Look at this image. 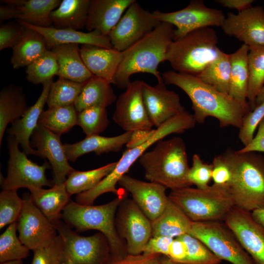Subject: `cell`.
I'll return each mask as SVG.
<instances>
[{"label": "cell", "instance_id": "obj_1", "mask_svg": "<svg viewBox=\"0 0 264 264\" xmlns=\"http://www.w3.org/2000/svg\"><path fill=\"white\" fill-rule=\"evenodd\" d=\"M161 75L165 84L178 87L189 97L197 123H203L207 117H212L218 120L220 128L240 129L243 117L251 110L249 104L219 91L197 76L174 70L165 71Z\"/></svg>", "mask_w": 264, "mask_h": 264}, {"label": "cell", "instance_id": "obj_2", "mask_svg": "<svg viewBox=\"0 0 264 264\" xmlns=\"http://www.w3.org/2000/svg\"><path fill=\"white\" fill-rule=\"evenodd\" d=\"M174 31L173 25L161 22L152 32L123 51L113 84L125 89L131 83V76L138 73H150L155 77L158 83L164 82L158 67L166 61Z\"/></svg>", "mask_w": 264, "mask_h": 264}, {"label": "cell", "instance_id": "obj_3", "mask_svg": "<svg viewBox=\"0 0 264 264\" xmlns=\"http://www.w3.org/2000/svg\"><path fill=\"white\" fill-rule=\"evenodd\" d=\"M222 154L231 172L228 187L234 205L250 212L264 208V156L231 148Z\"/></svg>", "mask_w": 264, "mask_h": 264}, {"label": "cell", "instance_id": "obj_4", "mask_svg": "<svg viewBox=\"0 0 264 264\" xmlns=\"http://www.w3.org/2000/svg\"><path fill=\"white\" fill-rule=\"evenodd\" d=\"M138 161L149 181L171 190L192 185L187 178L190 167L186 147L181 137L158 141L154 148L143 153Z\"/></svg>", "mask_w": 264, "mask_h": 264}, {"label": "cell", "instance_id": "obj_5", "mask_svg": "<svg viewBox=\"0 0 264 264\" xmlns=\"http://www.w3.org/2000/svg\"><path fill=\"white\" fill-rule=\"evenodd\" d=\"M117 194L110 202L97 206L80 204L71 200L62 212V220L77 231L92 229L103 234L108 241L112 260L128 255L126 242L119 236L115 225L117 209L127 194L118 191Z\"/></svg>", "mask_w": 264, "mask_h": 264}, {"label": "cell", "instance_id": "obj_6", "mask_svg": "<svg viewBox=\"0 0 264 264\" xmlns=\"http://www.w3.org/2000/svg\"><path fill=\"white\" fill-rule=\"evenodd\" d=\"M193 114L184 110L170 118L155 129L154 135L145 143L132 149H127L115 167L108 175L91 189L78 195L79 202L84 205H92L94 200L103 194H117L116 185L131 167L152 145L172 133H181L193 128L196 124Z\"/></svg>", "mask_w": 264, "mask_h": 264}, {"label": "cell", "instance_id": "obj_7", "mask_svg": "<svg viewBox=\"0 0 264 264\" xmlns=\"http://www.w3.org/2000/svg\"><path fill=\"white\" fill-rule=\"evenodd\" d=\"M216 31L199 28L175 38L170 44L166 61L175 71L197 76L220 54Z\"/></svg>", "mask_w": 264, "mask_h": 264}, {"label": "cell", "instance_id": "obj_8", "mask_svg": "<svg viewBox=\"0 0 264 264\" xmlns=\"http://www.w3.org/2000/svg\"><path fill=\"white\" fill-rule=\"evenodd\" d=\"M168 197L193 222L224 221L235 205L229 187L214 183L204 189L171 190Z\"/></svg>", "mask_w": 264, "mask_h": 264}, {"label": "cell", "instance_id": "obj_9", "mask_svg": "<svg viewBox=\"0 0 264 264\" xmlns=\"http://www.w3.org/2000/svg\"><path fill=\"white\" fill-rule=\"evenodd\" d=\"M52 223L63 242V263L107 264L110 260L108 241L102 233L82 236L72 230L62 219Z\"/></svg>", "mask_w": 264, "mask_h": 264}, {"label": "cell", "instance_id": "obj_10", "mask_svg": "<svg viewBox=\"0 0 264 264\" xmlns=\"http://www.w3.org/2000/svg\"><path fill=\"white\" fill-rule=\"evenodd\" d=\"M189 234L201 241L221 260L232 264H254L223 221L193 222Z\"/></svg>", "mask_w": 264, "mask_h": 264}, {"label": "cell", "instance_id": "obj_11", "mask_svg": "<svg viewBox=\"0 0 264 264\" xmlns=\"http://www.w3.org/2000/svg\"><path fill=\"white\" fill-rule=\"evenodd\" d=\"M19 145L15 137H8L9 159L7 176L4 178L0 176L3 190L52 187L55 184L54 180L48 179L45 175L46 170L51 168L50 163L45 160L43 164L39 165L32 162L23 152L19 150Z\"/></svg>", "mask_w": 264, "mask_h": 264}, {"label": "cell", "instance_id": "obj_12", "mask_svg": "<svg viewBox=\"0 0 264 264\" xmlns=\"http://www.w3.org/2000/svg\"><path fill=\"white\" fill-rule=\"evenodd\" d=\"M115 225L119 236L126 241L128 254H142L152 236V222L132 199L126 197L122 201Z\"/></svg>", "mask_w": 264, "mask_h": 264}, {"label": "cell", "instance_id": "obj_13", "mask_svg": "<svg viewBox=\"0 0 264 264\" xmlns=\"http://www.w3.org/2000/svg\"><path fill=\"white\" fill-rule=\"evenodd\" d=\"M153 13L160 22L176 27L174 39L199 28L221 27L225 19L221 10L206 6L202 0H191L186 7L176 11L155 10Z\"/></svg>", "mask_w": 264, "mask_h": 264}, {"label": "cell", "instance_id": "obj_14", "mask_svg": "<svg viewBox=\"0 0 264 264\" xmlns=\"http://www.w3.org/2000/svg\"><path fill=\"white\" fill-rule=\"evenodd\" d=\"M153 12L135 0L126 9L109 34L114 49L123 52L152 32L160 23Z\"/></svg>", "mask_w": 264, "mask_h": 264}, {"label": "cell", "instance_id": "obj_15", "mask_svg": "<svg viewBox=\"0 0 264 264\" xmlns=\"http://www.w3.org/2000/svg\"><path fill=\"white\" fill-rule=\"evenodd\" d=\"M22 199V208L17 221L19 239L30 250L48 246L57 236L56 228L35 205L30 195L25 194Z\"/></svg>", "mask_w": 264, "mask_h": 264}, {"label": "cell", "instance_id": "obj_16", "mask_svg": "<svg viewBox=\"0 0 264 264\" xmlns=\"http://www.w3.org/2000/svg\"><path fill=\"white\" fill-rule=\"evenodd\" d=\"M143 81L131 83L116 100L114 121L125 132L153 129L143 98Z\"/></svg>", "mask_w": 264, "mask_h": 264}, {"label": "cell", "instance_id": "obj_17", "mask_svg": "<svg viewBox=\"0 0 264 264\" xmlns=\"http://www.w3.org/2000/svg\"><path fill=\"white\" fill-rule=\"evenodd\" d=\"M233 232L254 264H264V227L252 212L234 205L223 221Z\"/></svg>", "mask_w": 264, "mask_h": 264}, {"label": "cell", "instance_id": "obj_18", "mask_svg": "<svg viewBox=\"0 0 264 264\" xmlns=\"http://www.w3.org/2000/svg\"><path fill=\"white\" fill-rule=\"evenodd\" d=\"M221 28L249 48L264 46V8L251 6L237 14L229 12Z\"/></svg>", "mask_w": 264, "mask_h": 264}, {"label": "cell", "instance_id": "obj_19", "mask_svg": "<svg viewBox=\"0 0 264 264\" xmlns=\"http://www.w3.org/2000/svg\"><path fill=\"white\" fill-rule=\"evenodd\" d=\"M118 184L132 195L133 201L151 221L161 214L169 200L167 188L156 183L142 181L126 174Z\"/></svg>", "mask_w": 264, "mask_h": 264}, {"label": "cell", "instance_id": "obj_20", "mask_svg": "<svg viewBox=\"0 0 264 264\" xmlns=\"http://www.w3.org/2000/svg\"><path fill=\"white\" fill-rule=\"evenodd\" d=\"M31 147L36 148L42 158L47 159L53 172L55 184L64 183L74 170L68 163L60 136L38 124L31 136Z\"/></svg>", "mask_w": 264, "mask_h": 264}, {"label": "cell", "instance_id": "obj_21", "mask_svg": "<svg viewBox=\"0 0 264 264\" xmlns=\"http://www.w3.org/2000/svg\"><path fill=\"white\" fill-rule=\"evenodd\" d=\"M142 92L147 112L156 128L185 110L179 95L168 89L164 82L157 83L154 86L143 82Z\"/></svg>", "mask_w": 264, "mask_h": 264}, {"label": "cell", "instance_id": "obj_22", "mask_svg": "<svg viewBox=\"0 0 264 264\" xmlns=\"http://www.w3.org/2000/svg\"><path fill=\"white\" fill-rule=\"evenodd\" d=\"M26 28L36 30L44 37L47 48L63 44L89 45L112 48L109 36L102 34L97 30L84 32L71 28H56L53 26L40 27L18 20Z\"/></svg>", "mask_w": 264, "mask_h": 264}, {"label": "cell", "instance_id": "obj_23", "mask_svg": "<svg viewBox=\"0 0 264 264\" xmlns=\"http://www.w3.org/2000/svg\"><path fill=\"white\" fill-rule=\"evenodd\" d=\"M53 82L52 80L43 85L42 93L35 103L28 108L21 118L13 122L11 127L7 130L9 135L15 137L26 155L32 154L42 157L40 153L31 147L30 138L38 126L40 117L47 103L50 86Z\"/></svg>", "mask_w": 264, "mask_h": 264}, {"label": "cell", "instance_id": "obj_24", "mask_svg": "<svg viewBox=\"0 0 264 264\" xmlns=\"http://www.w3.org/2000/svg\"><path fill=\"white\" fill-rule=\"evenodd\" d=\"M135 0H90L86 28L108 36Z\"/></svg>", "mask_w": 264, "mask_h": 264}, {"label": "cell", "instance_id": "obj_25", "mask_svg": "<svg viewBox=\"0 0 264 264\" xmlns=\"http://www.w3.org/2000/svg\"><path fill=\"white\" fill-rule=\"evenodd\" d=\"M81 58L88 70L94 76L113 83L122 59V52L112 48L82 45Z\"/></svg>", "mask_w": 264, "mask_h": 264}, {"label": "cell", "instance_id": "obj_26", "mask_svg": "<svg viewBox=\"0 0 264 264\" xmlns=\"http://www.w3.org/2000/svg\"><path fill=\"white\" fill-rule=\"evenodd\" d=\"M131 134L132 132H125L112 137L88 135L79 142L64 144V148L68 161H75L79 157L91 152L97 155L118 152L129 142Z\"/></svg>", "mask_w": 264, "mask_h": 264}, {"label": "cell", "instance_id": "obj_27", "mask_svg": "<svg viewBox=\"0 0 264 264\" xmlns=\"http://www.w3.org/2000/svg\"><path fill=\"white\" fill-rule=\"evenodd\" d=\"M80 49L77 44H60L50 49L58 63L59 77L83 83L93 75L84 63Z\"/></svg>", "mask_w": 264, "mask_h": 264}, {"label": "cell", "instance_id": "obj_28", "mask_svg": "<svg viewBox=\"0 0 264 264\" xmlns=\"http://www.w3.org/2000/svg\"><path fill=\"white\" fill-rule=\"evenodd\" d=\"M30 197L44 215L52 222L62 219V212L71 200L65 183L55 184L48 189H29Z\"/></svg>", "mask_w": 264, "mask_h": 264}, {"label": "cell", "instance_id": "obj_29", "mask_svg": "<svg viewBox=\"0 0 264 264\" xmlns=\"http://www.w3.org/2000/svg\"><path fill=\"white\" fill-rule=\"evenodd\" d=\"M193 222L169 198L163 212L151 221L152 236H164L176 238L189 234Z\"/></svg>", "mask_w": 264, "mask_h": 264}, {"label": "cell", "instance_id": "obj_30", "mask_svg": "<svg viewBox=\"0 0 264 264\" xmlns=\"http://www.w3.org/2000/svg\"><path fill=\"white\" fill-rule=\"evenodd\" d=\"M116 100L111 84L103 78L93 75L85 83L74 105L77 111L80 112L92 107L106 108Z\"/></svg>", "mask_w": 264, "mask_h": 264}, {"label": "cell", "instance_id": "obj_31", "mask_svg": "<svg viewBox=\"0 0 264 264\" xmlns=\"http://www.w3.org/2000/svg\"><path fill=\"white\" fill-rule=\"evenodd\" d=\"M90 0H63L50 15L56 28L80 30L86 28Z\"/></svg>", "mask_w": 264, "mask_h": 264}, {"label": "cell", "instance_id": "obj_32", "mask_svg": "<svg viewBox=\"0 0 264 264\" xmlns=\"http://www.w3.org/2000/svg\"><path fill=\"white\" fill-rule=\"evenodd\" d=\"M29 107L21 87L10 84L0 92V144L9 123L21 118Z\"/></svg>", "mask_w": 264, "mask_h": 264}, {"label": "cell", "instance_id": "obj_33", "mask_svg": "<svg viewBox=\"0 0 264 264\" xmlns=\"http://www.w3.org/2000/svg\"><path fill=\"white\" fill-rule=\"evenodd\" d=\"M47 50L43 35L36 30L26 28L22 36L13 48L11 64L16 69L27 66Z\"/></svg>", "mask_w": 264, "mask_h": 264}, {"label": "cell", "instance_id": "obj_34", "mask_svg": "<svg viewBox=\"0 0 264 264\" xmlns=\"http://www.w3.org/2000/svg\"><path fill=\"white\" fill-rule=\"evenodd\" d=\"M249 51V47L242 44L235 52L230 54L231 67L229 95L244 104H248Z\"/></svg>", "mask_w": 264, "mask_h": 264}, {"label": "cell", "instance_id": "obj_35", "mask_svg": "<svg viewBox=\"0 0 264 264\" xmlns=\"http://www.w3.org/2000/svg\"><path fill=\"white\" fill-rule=\"evenodd\" d=\"M78 113L74 105L48 108L42 113L38 125L61 136L77 125Z\"/></svg>", "mask_w": 264, "mask_h": 264}, {"label": "cell", "instance_id": "obj_36", "mask_svg": "<svg viewBox=\"0 0 264 264\" xmlns=\"http://www.w3.org/2000/svg\"><path fill=\"white\" fill-rule=\"evenodd\" d=\"M231 67L230 54L221 50L218 57L197 77L219 91L229 94Z\"/></svg>", "mask_w": 264, "mask_h": 264}, {"label": "cell", "instance_id": "obj_37", "mask_svg": "<svg viewBox=\"0 0 264 264\" xmlns=\"http://www.w3.org/2000/svg\"><path fill=\"white\" fill-rule=\"evenodd\" d=\"M61 0H26L18 7L20 14L18 20L35 26L49 27L53 26L50 15L60 4Z\"/></svg>", "mask_w": 264, "mask_h": 264}, {"label": "cell", "instance_id": "obj_38", "mask_svg": "<svg viewBox=\"0 0 264 264\" xmlns=\"http://www.w3.org/2000/svg\"><path fill=\"white\" fill-rule=\"evenodd\" d=\"M117 162L110 163L97 169L79 171L74 170L67 176L65 183L71 196L88 191L108 175L116 166Z\"/></svg>", "mask_w": 264, "mask_h": 264}, {"label": "cell", "instance_id": "obj_39", "mask_svg": "<svg viewBox=\"0 0 264 264\" xmlns=\"http://www.w3.org/2000/svg\"><path fill=\"white\" fill-rule=\"evenodd\" d=\"M249 82L247 102L251 110L256 107V99L264 84V46L249 48L248 56Z\"/></svg>", "mask_w": 264, "mask_h": 264}, {"label": "cell", "instance_id": "obj_40", "mask_svg": "<svg viewBox=\"0 0 264 264\" xmlns=\"http://www.w3.org/2000/svg\"><path fill=\"white\" fill-rule=\"evenodd\" d=\"M85 83H78L59 77L51 85L46 103L48 107L74 105L82 91Z\"/></svg>", "mask_w": 264, "mask_h": 264}, {"label": "cell", "instance_id": "obj_41", "mask_svg": "<svg viewBox=\"0 0 264 264\" xmlns=\"http://www.w3.org/2000/svg\"><path fill=\"white\" fill-rule=\"evenodd\" d=\"M26 79L38 85L53 80L58 72V65L54 53L47 50L37 59L26 66Z\"/></svg>", "mask_w": 264, "mask_h": 264}, {"label": "cell", "instance_id": "obj_42", "mask_svg": "<svg viewBox=\"0 0 264 264\" xmlns=\"http://www.w3.org/2000/svg\"><path fill=\"white\" fill-rule=\"evenodd\" d=\"M17 221L9 225L0 236V263L22 260L29 255L30 250L17 236Z\"/></svg>", "mask_w": 264, "mask_h": 264}, {"label": "cell", "instance_id": "obj_43", "mask_svg": "<svg viewBox=\"0 0 264 264\" xmlns=\"http://www.w3.org/2000/svg\"><path fill=\"white\" fill-rule=\"evenodd\" d=\"M109 122L106 108L92 107L78 113L77 125L82 128L87 136L103 132Z\"/></svg>", "mask_w": 264, "mask_h": 264}, {"label": "cell", "instance_id": "obj_44", "mask_svg": "<svg viewBox=\"0 0 264 264\" xmlns=\"http://www.w3.org/2000/svg\"><path fill=\"white\" fill-rule=\"evenodd\" d=\"M179 237L186 244L188 255L184 264H220L221 260L198 239L187 234Z\"/></svg>", "mask_w": 264, "mask_h": 264}, {"label": "cell", "instance_id": "obj_45", "mask_svg": "<svg viewBox=\"0 0 264 264\" xmlns=\"http://www.w3.org/2000/svg\"><path fill=\"white\" fill-rule=\"evenodd\" d=\"M17 190H2L0 194V229L16 222L23 206Z\"/></svg>", "mask_w": 264, "mask_h": 264}, {"label": "cell", "instance_id": "obj_46", "mask_svg": "<svg viewBox=\"0 0 264 264\" xmlns=\"http://www.w3.org/2000/svg\"><path fill=\"white\" fill-rule=\"evenodd\" d=\"M264 117V101L244 116L238 134V137L244 146L253 139L256 130Z\"/></svg>", "mask_w": 264, "mask_h": 264}, {"label": "cell", "instance_id": "obj_47", "mask_svg": "<svg viewBox=\"0 0 264 264\" xmlns=\"http://www.w3.org/2000/svg\"><path fill=\"white\" fill-rule=\"evenodd\" d=\"M64 244L59 235L48 246L33 251L31 264H63Z\"/></svg>", "mask_w": 264, "mask_h": 264}, {"label": "cell", "instance_id": "obj_48", "mask_svg": "<svg viewBox=\"0 0 264 264\" xmlns=\"http://www.w3.org/2000/svg\"><path fill=\"white\" fill-rule=\"evenodd\" d=\"M212 163L204 162L199 155L194 154L192 157V165L190 167L187 175L189 182L198 188H207L212 179Z\"/></svg>", "mask_w": 264, "mask_h": 264}, {"label": "cell", "instance_id": "obj_49", "mask_svg": "<svg viewBox=\"0 0 264 264\" xmlns=\"http://www.w3.org/2000/svg\"><path fill=\"white\" fill-rule=\"evenodd\" d=\"M25 27L19 22H9L0 26V50L16 45L22 36Z\"/></svg>", "mask_w": 264, "mask_h": 264}, {"label": "cell", "instance_id": "obj_50", "mask_svg": "<svg viewBox=\"0 0 264 264\" xmlns=\"http://www.w3.org/2000/svg\"><path fill=\"white\" fill-rule=\"evenodd\" d=\"M212 164V179L214 184L228 186L231 180V172L222 154L215 156Z\"/></svg>", "mask_w": 264, "mask_h": 264}, {"label": "cell", "instance_id": "obj_51", "mask_svg": "<svg viewBox=\"0 0 264 264\" xmlns=\"http://www.w3.org/2000/svg\"><path fill=\"white\" fill-rule=\"evenodd\" d=\"M174 238L164 236H152L147 242L143 253L168 256L169 247Z\"/></svg>", "mask_w": 264, "mask_h": 264}, {"label": "cell", "instance_id": "obj_52", "mask_svg": "<svg viewBox=\"0 0 264 264\" xmlns=\"http://www.w3.org/2000/svg\"><path fill=\"white\" fill-rule=\"evenodd\" d=\"M160 255L143 253L136 255L128 254L120 259H110L107 264H161Z\"/></svg>", "mask_w": 264, "mask_h": 264}, {"label": "cell", "instance_id": "obj_53", "mask_svg": "<svg viewBox=\"0 0 264 264\" xmlns=\"http://www.w3.org/2000/svg\"><path fill=\"white\" fill-rule=\"evenodd\" d=\"M187 255L185 242L179 237L174 238L169 247L167 257L174 262L184 264Z\"/></svg>", "mask_w": 264, "mask_h": 264}, {"label": "cell", "instance_id": "obj_54", "mask_svg": "<svg viewBox=\"0 0 264 264\" xmlns=\"http://www.w3.org/2000/svg\"><path fill=\"white\" fill-rule=\"evenodd\" d=\"M240 153L248 152L264 153V117L258 127L257 133L247 145L237 150Z\"/></svg>", "mask_w": 264, "mask_h": 264}, {"label": "cell", "instance_id": "obj_55", "mask_svg": "<svg viewBox=\"0 0 264 264\" xmlns=\"http://www.w3.org/2000/svg\"><path fill=\"white\" fill-rule=\"evenodd\" d=\"M155 129L140 130L132 132L130 139L126 145L127 149H132L147 142L154 133Z\"/></svg>", "mask_w": 264, "mask_h": 264}, {"label": "cell", "instance_id": "obj_56", "mask_svg": "<svg viewBox=\"0 0 264 264\" xmlns=\"http://www.w3.org/2000/svg\"><path fill=\"white\" fill-rule=\"evenodd\" d=\"M215 1L224 7L235 9L238 12L243 11L251 6L253 0H216Z\"/></svg>", "mask_w": 264, "mask_h": 264}, {"label": "cell", "instance_id": "obj_57", "mask_svg": "<svg viewBox=\"0 0 264 264\" xmlns=\"http://www.w3.org/2000/svg\"><path fill=\"white\" fill-rule=\"evenodd\" d=\"M20 11L18 7L9 4H5L0 6V22L10 19H19Z\"/></svg>", "mask_w": 264, "mask_h": 264}, {"label": "cell", "instance_id": "obj_58", "mask_svg": "<svg viewBox=\"0 0 264 264\" xmlns=\"http://www.w3.org/2000/svg\"><path fill=\"white\" fill-rule=\"evenodd\" d=\"M252 214L255 220L264 227V208L255 210Z\"/></svg>", "mask_w": 264, "mask_h": 264}, {"label": "cell", "instance_id": "obj_59", "mask_svg": "<svg viewBox=\"0 0 264 264\" xmlns=\"http://www.w3.org/2000/svg\"><path fill=\"white\" fill-rule=\"evenodd\" d=\"M26 0H0V1L1 2L5 3V4H9L17 7H20L24 4Z\"/></svg>", "mask_w": 264, "mask_h": 264}, {"label": "cell", "instance_id": "obj_60", "mask_svg": "<svg viewBox=\"0 0 264 264\" xmlns=\"http://www.w3.org/2000/svg\"><path fill=\"white\" fill-rule=\"evenodd\" d=\"M264 101V84L256 99V106Z\"/></svg>", "mask_w": 264, "mask_h": 264}, {"label": "cell", "instance_id": "obj_61", "mask_svg": "<svg viewBox=\"0 0 264 264\" xmlns=\"http://www.w3.org/2000/svg\"><path fill=\"white\" fill-rule=\"evenodd\" d=\"M161 264H182L180 263H177L173 262L170 260L167 256H164V257L161 259Z\"/></svg>", "mask_w": 264, "mask_h": 264}, {"label": "cell", "instance_id": "obj_62", "mask_svg": "<svg viewBox=\"0 0 264 264\" xmlns=\"http://www.w3.org/2000/svg\"><path fill=\"white\" fill-rule=\"evenodd\" d=\"M0 264H23V263L22 260H15L1 263Z\"/></svg>", "mask_w": 264, "mask_h": 264}, {"label": "cell", "instance_id": "obj_63", "mask_svg": "<svg viewBox=\"0 0 264 264\" xmlns=\"http://www.w3.org/2000/svg\"><path fill=\"white\" fill-rule=\"evenodd\" d=\"M63 264H71L63 263Z\"/></svg>", "mask_w": 264, "mask_h": 264}]
</instances>
